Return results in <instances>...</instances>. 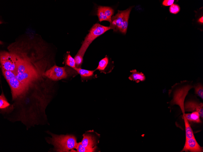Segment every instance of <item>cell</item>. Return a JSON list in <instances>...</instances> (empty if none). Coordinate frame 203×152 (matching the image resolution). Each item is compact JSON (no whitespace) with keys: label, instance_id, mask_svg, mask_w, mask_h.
Returning <instances> with one entry per match:
<instances>
[{"label":"cell","instance_id":"20","mask_svg":"<svg viewBox=\"0 0 203 152\" xmlns=\"http://www.w3.org/2000/svg\"><path fill=\"white\" fill-rule=\"evenodd\" d=\"M66 65L73 69L76 67V63L74 58H73L70 54L67 55L65 60Z\"/></svg>","mask_w":203,"mask_h":152},{"label":"cell","instance_id":"1","mask_svg":"<svg viewBox=\"0 0 203 152\" xmlns=\"http://www.w3.org/2000/svg\"><path fill=\"white\" fill-rule=\"evenodd\" d=\"M192 81L183 80L176 83L171 86L168 91V95L172 97L171 101L168 103L170 108L174 105H178L183 113L185 114L184 109V101L189 90L194 87Z\"/></svg>","mask_w":203,"mask_h":152},{"label":"cell","instance_id":"23","mask_svg":"<svg viewBox=\"0 0 203 152\" xmlns=\"http://www.w3.org/2000/svg\"><path fill=\"white\" fill-rule=\"evenodd\" d=\"M76 149L77 150H74L73 152H94L92 150L87 148L83 146L81 142L78 143Z\"/></svg>","mask_w":203,"mask_h":152},{"label":"cell","instance_id":"12","mask_svg":"<svg viewBox=\"0 0 203 152\" xmlns=\"http://www.w3.org/2000/svg\"><path fill=\"white\" fill-rule=\"evenodd\" d=\"M79 74L82 80H88L97 77V75L94 74L96 70H88L81 68L75 67L74 69Z\"/></svg>","mask_w":203,"mask_h":152},{"label":"cell","instance_id":"3","mask_svg":"<svg viewBox=\"0 0 203 152\" xmlns=\"http://www.w3.org/2000/svg\"><path fill=\"white\" fill-rule=\"evenodd\" d=\"M111 29L109 26H105L98 23L94 24L85 37L82 45L76 55L83 58L88 48L97 37Z\"/></svg>","mask_w":203,"mask_h":152},{"label":"cell","instance_id":"14","mask_svg":"<svg viewBox=\"0 0 203 152\" xmlns=\"http://www.w3.org/2000/svg\"><path fill=\"white\" fill-rule=\"evenodd\" d=\"M132 73L128 77L129 79L136 83L143 82L146 80V77L144 74L141 72L138 71L134 69L130 71Z\"/></svg>","mask_w":203,"mask_h":152},{"label":"cell","instance_id":"2","mask_svg":"<svg viewBox=\"0 0 203 152\" xmlns=\"http://www.w3.org/2000/svg\"><path fill=\"white\" fill-rule=\"evenodd\" d=\"M50 143L57 152H73L78 143L75 137L72 135H57L51 134Z\"/></svg>","mask_w":203,"mask_h":152},{"label":"cell","instance_id":"4","mask_svg":"<svg viewBox=\"0 0 203 152\" xmlns=\"http://www.w3.org/2000/svg\"><path fill=\"white\" fill-rule=\"evenodd\" d=\"M16 78L26 89L32 80L36 77V73L30 64H22L17 68L15 72Z\"/></svg>","mask_w":203,"mask_h":152},{"label":"cell","instance_id":"15","mask_svg":"<svg viewBox=\"0 0 203 152\" xmlns=\"http://www.w3.org/2000/svg\"><path fill=\"white\" fill-rule=\"evenodd\" d=\"M133 7L130 6L126 10L124 20L119 32L125 35L127 32L130 14Z\"/></svg>","mask_w":203,"mask_h":152},{"label":"cell","instance_id":"24","mask_svg":"<svg viewBox=\"0 0 203 152\" xmlns=\"http://www.w3.org/2000/svg\"><path fill=\"white\" fill-rule=\"evenodd\" d=\"M180 8L179 5L177 4H173L169 8V11L170 13L176 14L179 12Z\"/></svg>","mask_w":203,"mask_h":152},{"label":"cell","instance_id":"25","mask_svg":"<svg viewBox=\"0 0 203 152\" xmlns=\"http://www.w3.org/2000/svg\"><path fill=\"white\" fill-rule=\"evenodd\" d=\"M174 0H165L162 2V5L165 6H170L172 5L174 2Z\"/></svg>","mask_w":203,"mask_h":152},{"label":"cell","instance_id":"13","mask_svg":"<svg viewBox=\"0 0 203 152\" xmlns=\"http://www.w3.org/2000/svg\"><path fill=\"white\" fill-rule=\"evenodd\" d=\"M83 138L81 142L84 147L95 151V149L96 141L95 137L91 135L88 133L84 134Z\"/></svg>","mask_w":203,"mask_h":152},{"label":"cell","instance_id":"9","mask_svg":"<svg viewBox=\"0 0 203 152\" xmlns=\"http://www.w3.org/2000/svg\"><path fill=\"white\" fill-rule=\"evenodd\" d=\"M125 12L126 10H118L117 13L112 17L109 26L113 30L114 32H119L123 23Z\"/></svg>","mask_w":203,"mask_h":152},{"label":"cell","instance_id":"26","mask_svg":"<svg viewBox=\"0 0 203 152\" xmlns=\"http://www.w3.org/2000/svg\"><path fill=\"white\" fill-rule=\"evenodd\" d=\"M198 22L200 23H203V17L202 16L198 20Z\"/></svg>","mask_w":203,"mask_h":152},{"label":"cell","instance_id":"16","mask_svg":"<svg viewBox=\"0 0 203 152\" xmlns=\"http://www.w3.org/2000/svg\"><path fill=\"white\" fill-rule=\"evenodd\" d=\"M183 117H185L188 121L190 122L196 123H199L201 122L199 114L197 111L192 112L191 113H185L183 115Z\"/></svg>","mask_w":203,"mask_h":152},{"label":"cell","instance_id":"22","mask_svg":"<svg viewBox=\"0 0 203 152\" xmlns=\"http://www.w3.org/2000/svg\"><path fill=\"white\" fill-rule=\"evenodd\" d=\"M10 105L3 94L0 96V108L1 109L5 108Z\"/></svg>","mask_w":203,"mask_h":152},{"label":"cell","instance_id":"17","mask_svg":"<svg viewBox=\"0 0 203 152\" xmlns=\"http://www.w3.org/2000/svg\"><path fill=\"white\" fill-rule=\"evenodd\" d=\"M99 7L105 15L110 20L111 22V18L114 14V10L109 6H99Z\"/></svg>","mask_w":203,"mask_h":152},{"label":"cell","instance_id":"10","mask_svg":"<svg viewBox=\"0 0 203 152\" xmlns=\"http://www.w3.org/2000/svg\"><path fill=\"white\" fill-rule=\"evenodd\" d=\"M114 67V62L106 55L100 60L95 70H98L100 73L106 74L111 73Z\"/></svg>","mask_w":203,"mask_h":152},{"label":"cell","instance_id":"8","mask_svg":"<svg viewBox=\"0 0 203 152\" xmlns=\"http://www.w3.org/2000/svg\"><path fill=\"white\" fill-rule=\"evenodd\" d=\"M12 91V98L15 99L22 94L26 89L15 77L7 81Z\"/></svg>","mask_w":203,"mask_h":152},{"label":"cell","instance_id":"19","mask_svg":"<svg viewBox=\"0 0 203 152\" xmlns=\"http://www.w3.org/2000/svg\"><path fill=\"white\" fill-rule=\"evenodd\" d=\"M96 15H97L100 22L106 21L111 22L110 20L105 15L102 10L100 8L99 6L97 8Z\"/></svg>","mask_w":203,"mask_h":152},{"label":"cell","instance_id":"11","mask_svg":"<svg viewBox=\"0 0 203 152\" xmlns=\"http://www.w3.org/2000/svg\"><path fill=\"white\" fill-rule=\"evenodd\" d=\"M203 151L202 147L199 145L194 137L186 140L184 148L181 152H201Z\"/></svg>","mask_w":203,"mask_h":152},{"label":"cell","instance_id":"21","mask_svg":"<svg viewBox=\"0 0 203 152\" xmlns=\"http://www.w3.org/2000/svg\"><path fill=\"white\" fill-rule=\"evenodd\" d=\"M2 73L7 81L16 76L15 72L11 70H6L2 68Z\"/></svg>","mask_w":203,"mask_h":152},{"label":"cell","instance_id":"6","mask_svg":"<svg viewBox=\"0 0 203 152\" xmlns=\"http://www.w3.org/2000/svg\"><path fill=\"white\" fill-rule=\"evenodd\" d=\"M17 59L15 57L8 52L1 53L0 63L2 68L15 72Z\"/></svg>","mask_w":203,"mask_h":152},{"label":"cell","instance_id":"5","mask_svg":"<svg viewBox=\"0 0 203 152\" xmlns=\"http://www.w3.org/2000/svg\"><path fill=\"white\" fill-rule=\"evenodd\" d=\"M65 67H60L54 65L47 70L44 75L54 81H57L67 78L69 75Z\"/></svg>","mask_w":203,"mask_h":152},{"label":"cell","instance_id":"18","mask_svg":"<svg viewBox=\"0 0 203 152\" xmlns=\"http://www.w3.org/2000/svg\"><path fill=\"white\" fill-rule=\"evenodd\" d=\"M193 88L194 89L195 94L203 99V86L202 84L199 82L194 84Z\"/></svg>","mask_w":203,"mask_h":152},{"label":"cell","instance_id":"7","mask_svg":"<svg viewBox=\"0 0 203 152\" xmlns=\"http://www.w3.org/2000/svg\"><path fill=\"white\" fill-rule=\"evenodd\" d=\"M185 112H198L200 117H203V104L200 102L197 98H193L186 101L184 104Z\"/></svg>","mask_w":203,"mask_h":152}]
</instances>
